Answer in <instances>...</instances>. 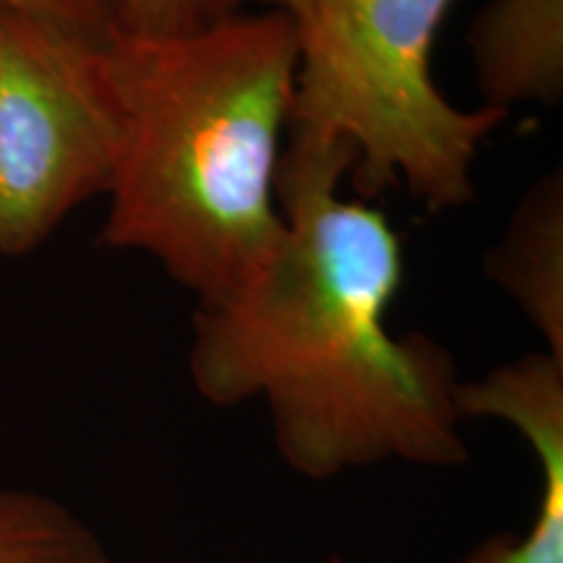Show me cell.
Listing matches in <instances>:
<instances>
[{
    "label": "cell",
    "instance_id": "cell-9",
    "mask_svg": "<svg viewBox=\"0 0 563 563\" xmlns=\"http://www.w3.org/2000/svg\"><path fill=\"white\" fill-rule=\"evenodd\" d=\"M245 0H123L118 30L133 37H180L241 13Z\"/></svg>",
    "mask_w": 563,
    "mask_h": 563
},
{
    "label": "cell",
    "instance_id": "cell-1",
    "mask_svg": "<svg viewBox=\"0 0 563 563\" xmlns=\"http://www.w3.org/2000/svg\"><path fill=\"white\" fill-rule=\"evenodd\" d=\"M352 152L285 139V235L228 300L199 306L188 371L217 407L264 399L285 464L311 481L382 462H467L452 352L386 323L405 279L402 238L368 201L344 199Z\"/></svg>",
    "mask_w": 563,
    "mask_h": 563
},
{
    "label": "cell",
    "instance_id": "cell-10",
    "mask_svg": "<svg viewBox=\"0 0 563 563\" xmlns=\"http://www.w3.org/2000/svg\"><path fill=\"white\" fill-rule=\"evenodd\" d=\"M0 3L76 37L108 42L118 30L123 0H0Z\"/></svg>",
    "mask_w": 563,
    "mask_h": 563
},
{
    "label": "cell",
    "instance_id": "cell-3",
    "mask_svg": "<svg viewBox=\"0 0 563 563\" xmlns=\"http://www.w3.org/2000/svg\"><path fill=\"white\" fill-rule=\"evenodd\" d=\"M298 42L287 133L352 152L355 191L407 186L428 211L475 201L473 165L509 112L462 110L433 81V47L454 0H258Z\"/></svg>",
    "mask_w": 563,
    "mask_h": 563
},
{
    "label": "cell",
    "instance_id": "cell-4",
    "mask_svg": "<svg viewBox=\"0 0 563 563\" xmlns=\"http://www.w3.org/2000/svg\"><path fill=\"white\" fill-rule=\"evenodd\" d=\"M121 141L108 42L0 3V256L40 249L108 194Z\"/></svg>",
    "mask_w": 563,
    "mask_h": 563
},
{
    "label": "cell",
    "instance_id": "cell-6",
    "mask_svg": "<svg viewBox=\"0 0 563 563\" xmlns=\"http://www.w3.org/2000/svg\"><path fill=\"white\" fill-rule=\"evenodd\" d=\"M483 108L563 97V0H493L467 32Z\"/></svg>",
    "mask_w": 563,
    "mask_h": 563
},
{
    "label": "cell",
    "instance_id": "cell-7",
    "mask_svg": "<svg viewBox=\"0 0 563 563\" xmlns=\"http://www.w3.org/2000/svg\"><path fill=\"white\" fill-rule=\"evenodd\" d=\"M485 274L517 302L553 357L563 361V175L559 167L527 188Z\"/></svg>",
    "mask_w": 563,
    "mask_h": 563
},
{
    "label": "cell",
    "instance_id": "cell-2",
    "mask_svg": "<svg viewBox=\"0 0 563 563\" xmlns=\"http://www.w3.org/2000/svg\"><path fill=\"white\" fill-rule=\"evenodd\" d=\"M123 141L100 245L150 253L199 306L228 300L285 235L277 170L298 42L285 11L180 37L108 40Z\"/></svg>",
    "mask_w": 563,
    "mask_h": 563
},
{
    "label": "cell",
    "instance_id": "cell-8",
    "mask_svg": "<svg viewBox=\"0 0 563 563\" xmlns=\"http://www.w3.org/2000/svg\"><path fill=\"white\" fill-rule=\"evenodd\" d=\"M0 563H115L76 514L30 490H0Z\"/></svg>",
    "mask_w": 563,
    "mask_h": 563
},
{
    "label": "cell",
    "instance_id": "cell-5",
    "mask_svg": "<svg viewBox=\"0 0 563 563\" xmlns=\"http://www.w3.org/2000/svg\"><path fill=\"white\" fill-rule=\"evenodd\" d=\"M456 407L464 418H498L525 435L538 460V517L525 538H490L462 563H563V361L530 352L460 384Z\"/></svg>",
    "mask_w": 563,
    "mask_h": 563
}]
</instances>
